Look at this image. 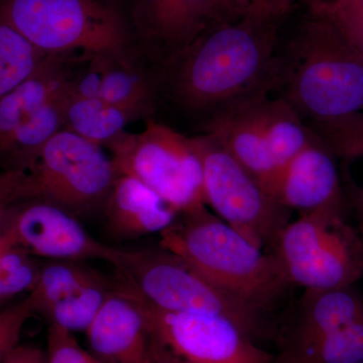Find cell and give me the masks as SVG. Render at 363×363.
I'll return each mask as SVG.
<instances>
[{
  "label": "cell",
  "mask_w": 363,
  "mask_h": 363,
  "mask_svg": "<svg viewBox=\"0 0 363 363\" xmlns=\"http://www.w3.org/2000/svg\"><path fill=\"white\" fill-rule=\"evenodd\" d=\"M279 20L250 7L238 20L208 25L161 66L162 80L177 104L209 116L240 98L278 87Z\"/></svg>",
  "instance_id": "cell-1"
},
{
  "label": "cell",
  "mask_w": 363,
  "mask_h": 363,
  "mask_svg": "<svg viewBox=\"0 0 363 363\" xmlns=\"http://www.w3.org/2000/svg\"><path fill=\"white\" fill-rule=\"evenodd\" d=\"M160 247L262 312L291 286L274 252L253 245L207 207L179 215L160 233Z\"/></svg>",
  "instance_id": "cell-2"
},
{
  "label": "cell",
  "mask_w": 363,
  "mask_h": 363,
  "mask_svg": "<svg viewBox=\"0 0 363 363\" xmlns=\"http://www.w3.org/2000/svg\"><path fill=\"white\" fill-rule=\"evenodd\" d=\"M278 87L312 123L345 118L363 111V57L331 21L312 13L281 58Z\"/></svg>",
  "instance_id": "cell-3"
},
{
  "label": "cell",
  "mask_w": 363,
  "mask_h": 363,
  "mask_svg": "<svg viewBox=\"0 0 363 363\" xmlns=\"http://www.w3.org/2000/svg\"><path fill=\"white\" fill-rule=\"evenodd\" d=\"M0 14L48 56L130 57L133 33L113 0H0Z\"/></svg>",
  "instance_id": "cell-4"
},
{
  "label": "cell",
  "mask_w": 363,
  "mask_h": 363,
  "mask_svg": "<svg viewBox=\"0 0 363 363\" xmlns=\"http://www.w3.org/2000/svg\"><path fill=\"white\" fill-rule=\"evenodd\" d=\"M111 264L124 288L157 309L226 317L252 338L260 332L262 311L214 286L160 245L135 250L116 247Z\"/></svg>",
  "instance_id": "cell-5"
},
{
  "label": "cell",
  "mask_w": 363,
  "mask_h": 363,
  "mask_svg": "<svg viewBox=\"0 0 363 363\" xmlns=\"http://www.w3.org/2000/svg\"><path fill=\"white\" fill-rule=\"evenodd\" d=\"M347 208L298 214L279 234L272 252L291 286L305 290L352 286L363 277V238Z\"/></svg>",
  "instance_id": "cell-6"
},
{
  "label": "cell",
  "mask_w": 363,
  "mask_h": 363,
  "mask_svg": "<svg viewBox=\"0 0 363 363\" xmlns=\"http://www.w3.org/2000/svg\"><path fill=\"white\" fill-rule=\"evenodd\" d=\"M16 172L21 202L42 200L77 218L102 210L119 175L104 147L65 128L45 145L30 169Z\"/></svg>",
  "instance_id": "cell-7"
},
{
  "label": "cell",
  "mask_w": 363,
  "mask_h": 363,
  "mask_svg": "<svg viewBox=\"0 0 363 363\" xmlns=\"http://www.w3.org/2000/svg\"><path fill=\"white\" fill-rule=\"evenodd\" d=\"M106 147L119 174L143 182L179 215L207 207L197 136L147 119L145 130L124 131Z\"/></svg>",
  "instance_id": "cell-8"
},
{
  "label": "cell",
  "mask_w": 363,
  "mask_h": 363,
  "mask_svg": "<svg viewBox=\"0 0 363 363\" xmlns=\"http://www.w3.org/2000/svg\"><path fill=\"white\" fill-rule=\"evenodd\" d=\"M203 162V188L214 214L262 250L271 252L290 222L291 211L274 201L212 136H197Z\"/></svg>",
  "instance_id": "cell-9"
},
{
  "label": "cell",
  "mask_w": 363,
  "mask_h": 363,
  "mask_svg": "<svg viewBox=\"0 0 363 363\" xmlns=\"http://www.w3.org/2000/svg\"><path fill=\"white\" fill-rule=\"evenodd\" d=\"M123 285V284H121ZM124 288V286H123ZM142 310L150 333L177 357L190 363H272L233 320L204 313L162 311L124 288Z\"/></svg>",
  "instance_id": "cell-10"
},
{
  "label": "cell",
  "mask_w": 363,
  "mask_h": 363,
  "mask_svg": "<svg viewBox=\"0 0 363 363\" xmlns=\"http://www.w3.org/2000/svg\"><path fill=\"white\" fill-rule=\"evenodd\" d=\"M118 279L108 278L85 262L44 260L39 279L26 301L33 314L49 326L85 332L112 294Z\"/></svg>",
  "instance_id": "cell-11"
},
{
  "label": "cell",
  "mask_w": 363,
  "mask_h": 363,
  "mask_svg": "<svg viewBox=\"0 0 363 363\" xmlns=\"http://www.w3.org/2000/svg\"><path fill=\"white\" fill-rule=\"evenodd\" d=\"M1 233L28 255L44 260H104L111 264L116 247L97 240L65 210L42 200L11 207Z\"/></svg>",
  "instance_id": "cell-12"
},
{
  "label": "cell",
  "mask_w": 363,
  "mask_h": 363,
  "mask_svg": "<svg viewBox=\"0 0 363 363\" xmlns=\"http://www.w3.org/2000/svg\"><path fill=\"white\" fill-rule=\"evenodd\" d=\"M269 194L281 206L298 214L324 208H347L337 160L316 133L281 169Z\"/></svg>",
  "instance_id": "cell-13"
},
{
  "label": "cell",
  "mask_w": 363,
  "mask_h": 363,
  "mask_svg": "<svg viewBox=\"0 0 363 363\" xmlns=\"http://www.w3.org/2000/svg\"><path fill=\"white\" fill-rule=\"evenodd\" d=\"M131 21L138 40L162 66L211 23V0H133Z\"/></svg>",
  "instance_id": "cell-14"
},
{
  "label": "cell",
  "mask_w": 363,
  "mask_h": 363,
  "mask_svg": "<svg viewBox=\"0 0 363 363\" xmlns=\"http://www.w3.org/2000/svg\"><path fill=\"white\" fill-rule=\"evenodd\" d=\"M269 93L262 91L221 107L208 116L203 128L205 135L220 143L267 193L278 175L262 124V104Z\"/></svg>",
  "instance_id": "cell-15"
},
{
  "label": "cell",
  "mask_w": 363,
  "mask_h": 363,
  "mask_svg": "<svg viewBox=\"0 0 363 363\" xmlns=\"http://www.w3.org/2000/svg\"><path fill=\"white\" fill-rule=\"evenodd\" d=\"M85 333L89 350L102 363H152L147 319L121 281Z\"/></svg>",
  "instance_id": "cell-16"
},
{
  "label": "cell",
  "mask_w": 363,
  "mask_h": 363,
  "mask_svg": "<svg viewBox=\"0 0 363 363\" xmlns=\"http://www.w3.org/2000/svg\"><path fill=\"white\" fill-rule=\"evenodd\" d=\"M107 229L117 240H138L162 233L179 213L135 177L119 174L104 208Z\"/></svg>",
  "instance_id": "cell-17"
},
{
  "label": "cell",
  "mask_w": 363,
  "mask_h": 363,
  "mask_svg": "<svg viewBox=\"0 0 363 363\" xmlns=\"http://www.w3.org/2000/svg\"><path fill=\"white\" fill-rule=\"evenodd\" d=\"M81 58L80 55H50L35 73L0 98V157L14 133L65 89Z\"/></svg>",
  "instance_id": "cell-18"
},
{
  "label": "cell",
  "mask_w": 363,
  "mask_h": 363,
  "mask_svg": "<svg viewBox=\"0 0 363 363\" xmlns=\"http://www.w3.org/2000/svg\"><path fill=\"white\" fill-rule=\"evenodd\" d=\"M360 318H363V297L352 286L305 290L288 351L308 347Z\"/></svg>",
  "instance_id": "cell-19"
},
{
  "label": "cell",
  "mask_w": 363,
  "mask_h": 363,
  "mask_svg": "<svg viewBox=\"0 0 363 363\" xmlns=\"http://www.w3.org/2000/svg\"><path fill=\"white\" fill-rule=\"evenodd\" d=\"M312 130L337 160L346 204L363 238V111L331 123H312Z\"/></svg>",
  "instance_id": "cell-20"
},
{
  "label": "cell",
  "mask_w": 363,
  "mask_h": 363,
  "mask_svg": "<svg viewBox=\"0 0 363 363\" xmlns=\"http://www.w3.org/2000/svg\"><path fill=\"white\" fill-rule=\"evenodd\" d=\"M147 118L140 112L123 108L101 98H72L67 109L65 130L88 142L106 147L123 133L126 126Z\"/></svg>",
  "instance_id": "cell-21"
},
{
  "label": "cell",
  "mask_w": 363,
  "mask_h": 363,
  "mask_svg": "<svg viewBox=\"0 0 363 363\" xmlns=\"http://www.w3.org/2000/svg\"><path fill=\"white\" fill-rule=\"evenodd\" d=\"M303 121L304 118L284 98L272 99L269 94L264 97L262 104V130L278 172L277 177L315 136V131Z\"/></svg>",
  "instance_id": "cell-22"
},
{
  "label": "cell",
  "mask_w": 363,
  "mask_h": 363,
  "mask_svg": "<svg viewBox=\"0 0 363 363\" xmlns=\"http://www.w3.org/2000/svg\"><path fill=\"white\" fill-rule=\"evenodd\" d=\"M156 90L155 81L130 57L108 56L100 89L102 100L140 112L147 118L154 113Z\"/></svg>",
  "instance_id": "cell-23"
},
{
  "label": "cell",
  "mask_w": 363,
  "mask_h": 363,
  "mask_svg": "<svg viewBox=\"0 0 363 363\" xmlns=\"http://www.w3.org/2000/svg\"><path fill=\"white\" fill-rule=\"evenodd\" d=\"M47 57L0 14V98L35 73Z\"/></svg>",
  "instance_id": "cell-24"
},
{
  "label": "cell",
  "mask_w": 363,
  "mask_h": 363,
  "mask_svg": "<svg viewBox=\"0 0 363 363\" xmlns=\"http://www.w3.org/2000/svg\"><path fill=\"white\" fill-rule=\"evenodd\" d=\"M292 353L301 363H362L363 318Z\"/></svg>",
  "instance_id": "cell-25"
},
{
  "label": "cell",
  "mask_w": 363,
  "mask_h": 363,
  "mask_svg": "<svg viewBox=\"0 0 363 363\" xmlns=\"http://www.w3.org/2000/svg\"><path fill=\"white\" fill-rule=\"evenodd\" d=\"M45 357L48 363H102L79 344L74 333L57 326L48 329Z\"/></svg>",
  "instance_id": "cell-26"
},
{
  "label": "cell",
  "mask_w": 363,
  "mask_h": 363,
  "mask_svg": "<svg viewBox=\"0 0 363 363\" xmlns=\"http://www.w3.org/2000/svg\"><path fill=\"white\" fill-rule=\"evenodd\" d=\"M310 9L337 26L345 37L363 21V0H310Z\"/></svg>",
  "instance_id": "cell-27"
},
{
  "label": "cell",
  "mask_w": 363,
  "mask_h": 363,
  "mask_svg": "<svg viewBox=\"0 0 363 363\" xmlns=\"http://www.w3.org/2000/svg\"><path fill=\"white\" fill-rule=\"evenodd\" d=\"M33 315L26 298L0 310V363L18 345L23 327Z\"/></svg>",
  "instance_id": "cell-28"
},
{
  "label": "cell",
  "mask_w": 363,
  "mask_h": 363,
  "mask_svg": "<svg viewBox=\"0 0 363 363\" xmlns=\"http://www.w3.org/2000/svg\"><path fill=\"white\" fill-rule=\"evenodd\" d=\"M248 9V0H211V23L234 21Z\"/></svg>",
  "instance_id": "cell-29"
},
{
  "label": "cell",
  "mask_w": 363,
  "mask_h": 363,
  "mask_svg": "<svg viewBox=\"0 0 363 363\" xmlns=\"http://www.w3.org/2000/svg\"><path fill=\"white\" fill-rule=\"evenodd\" d=\"M18 203L16 197V182L11 171L0 174V233L4 229L9 211L14 204Z\"/></svg>",
  "instance_id": "cell-30"
},
{
  "label": "cell",
  "mask_w": 363,
  "mask_h": 363,
  "mask_svg": "<svg viewBox=\"0 0 363 363\" xmlns=\"http://www.w3.org/2000/svg\"><path fill=\"white\" fill-rule=\"evenodd\" d=\"M297 0H248V7L262 9L281 18L292 9Z\"/></svg>",
  "instance_id": "cell-31"
},
{
  "label": "cell",
  "mask_w": 363,
  "mask_h": 363,
  "mask_svg": "<svg viewBox=\"0 0 363 363\" xmlns=\"http://www.w3.org/2000/svg\"><path fill=\"white\" fill-rule=\"evenodd\" d=\"M39 348L30 345H18L9 355L4 363H33Z\"/></svg>",
  "instance_id": "cell-32"
},
{
  "label": "cell",
  "mask_w": 363,
  "mask_h": 363,
  "mask_svg": "<svg viewBox=\"0 0 363 363\" xmlns=\"http://www.w3.org/2000/svg\"><path fill=\"white\" fill-rule=\"evenodd\" d=\"M152 334V333H150ZM152 363H190L177 357L152 335Z\"/></svg>",
  "instance_id": "cell-33"
},
{
  "label": "cell",
  "mask_w": 363,
  "mask_h": 363,
  "mask_svg": "<svg viewBox=\"0 0 363 363\" xmlns=\"http://www.w3.org/2000/svg\"><path fill=\"white\" fill-rule=\"evenodd\" d=\"M6 236L0 233V307L11 300L6 290V269L2 264V252L6 247Z\"/></svg>",
  "instance_id": "cell-34"
},
{
  "label": "cell",
  "mask_w": 363,
  "mask_h": 363,
  "mask_svg": "<svg viewBox=\"0 0 363 363\" xmlns=\"http://www.w3.org/2000/svg\"><path fill=\"white\" fill-rule=\"evenodd\" d=\"M346 38L357 48L358 51H359L363 57V21L358 26V28L354 32Z\"/></svg>",
  "instance_id": "cell-35"
},
{
  "label": "cell",
  "mask_w": 363,
  "mask_h": 363,
  "mask_svg": "<svg viewBox=\"0 0 363 363\" xmlns=\"http://www.w3.org/2000/svg\"><path fill=\"white\" fill-rule=\"evenodd\" d=\"M272 363H301V362L297 357H294L292 353L286 351L281 357L274 358V362Z\"/></svg>",
  "instance_id": "cell-36"
},
{
  "label": "cell",
  "mask_w": 363,
  "mask_h": 363,
  "mask_svg": "<svg viewBox=\"0 0 363 363\" xmlns=\"http://www.w3.org/2000/svg\"><path fill=\"white\" fill-rule=\"evenodd\" d=\"M33 363H48L47 357H45V352L40 350L39 353H38L37 357H35V362H33Z\"/></svg>",
  "instance_id": "cell-37"
},
{
  "label": "cell",
  "mask_w": 363,
  "mask_h": 363,
  "mask_svg": "<svg viewBox=\"0 0 363 363\" xmlns=\"http://www.w3.org/2000/svg\"><path fill=\"white\" fill-rule=\"evenodd\" d=\"M363 363V362H362Z\"/></svg>",
  "instance_id": "cell-38"
}]
</instances>
